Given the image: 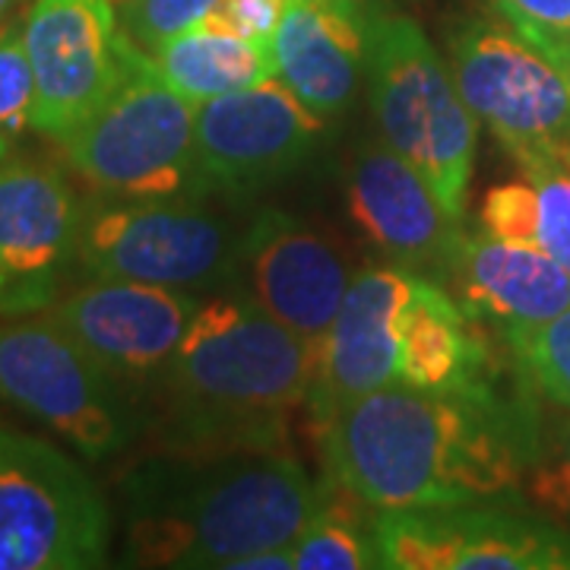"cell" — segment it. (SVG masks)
<instances>
[{
    "instance_id": "obj_4",
    "label": "cell",
    "mask_w": 570,
    "mask_h": 570,
    "mask_svg": "<svg viewBox=\"0 0 570 570\" xmlns=\"http://www.w3.org/2000/svg\"><path fill=\"white\" fill-rule=\"evenodd\" d=\"M367 102L381 137L419 168L450 219L463 223L479 121L425 29L406 13L371 20Z\"/></svg>"
},
{
    "instance_id": "obj_3",
    "label": "cell",
    "mask_w": 570,
    "mask_h": 570,
    "mask_svg": "<svg viewBox=\"0 0 570 570\" xmlns=\"http://www.w3.org/2000/svg\"><path fill=\"white\" fill-rule=\"evenodd\" d=\"M314 381V343L245 292L200 302L156 390L165 450L276 448Z\"/></svg>"
},
{
    "instance_id": "obj_8",
    "label": "cell",
    "mask_w": 570,
    "mask_h": 570,
    "mask_svg": "<svg viewBox=\"0 0 570 570\" xmlns=\"http://www.w3.org/2000/svg\"><path fill=\"white\" fill-rule=\"evenodd\" d=\"M111 513L70 456L0 422V570H89L108 561Z\"/></svg>"
},
{
    "instance_id": "obj_9",
    "label": "cell",
    "mask_w": 570,
    "mask_h": 570,
    "mask_svg": "<svg viewBox=\"0 0 570 570\" xmlns=\"http://www.w3.org/2000/svg\"><path fill=\"white\" fill-rule=\"evenodd\" d=\"M0 400L32 415L89 463L140 434L127 396L51 314L0 324Z\"/></svg>"
},
{
    "instance_id": "obj_24",
    "label": "cell",
    "mask_w": 570,
    "mask_h": 570,
    "mask_svg": "<svg viewBox=\"0 0 570 570\" xmlns=\"http://www.w3.org/2000/svg\"><path fill=\"white\" fill-rule=\"evenodd\" d=\"M501 343L542 400L570 409V307L546 324L501 333Z\"/></svg>"
},
{
    "instance_id": "obj_14",
    "label": "cell",
    "mask_w": 570,
    "mask_h": 570,
    "mask_svg": "<svg viewBox=\"0 0 570 570\" xmlns=\"http://www.w3.org/2000/svg\"><path fill=\"white\" fill-rule=\"evenodd\" d=\"M200 298L187 288L92 279L61 295L51 317L127 393L156 396Z\"/></svg>"
},
{
    "instance_id": "obj_22",
    "label": "cell",
    "mask_w": 570,
    "mask_h": 570,
    "mask_svg": "<svg viewBox=\"0 0 570 570\" xmlns=\"http://www.w3.org/2000/svg\"><path fill=\"white\" fill-rule=\"evenodd\" d=\"M523 181L491 187L479 209V228L542 247L570 269V165L564 156L520 165Z\"/></svg>"
},
{
    "instance_id": "obj_30",
    "label": "cell",
    "mask_w": 570,
    "mask_h": 570,
    "mask_svg": "<svg viewBox=\"0 0 570 570\" xmlns=\"http://www.w3.org/2000/svg\"><path fill=\"white\" fill-rule=\"evenodd\" d=\"M355 10H362L367 20H377L384 13H393V0H346Z\"/></svg>"
},
{
    "instance_id": "obj_25",
    "label": "cell",
    "mask_w": 570,
    "mask_h": 570,
    "mask_svg": "<svg viewBox=\"0 0 570 570\" xmlns=\"http://www.w3.org/2000/svg\"><path fill=\"white\" fill-rule=\"evenodd\" d=\"M542 517L570 530V409L542 400V431L527 485Z\"/></svg>"
},
{
    "instance_id": "obj_7",
    "label": "cell",
    "mask_w": 570,
    "mask_h": 570,
    "mask_svg": "<svg viewBox=\"0 0 570 570\" xmlns=\"http://www.w3.org/2000/svg\"><path fill=\"white\" fill-rule=\"evenodd\" d=\"M456 89L517 165L570 149V77L498 13L466 17L448 32Z\"/></svg>"
},
{
    "instance_id": "obj_32",
    "label": "cell",
    "mask_w": 570,
    "mask_h": 570,
    "mask_svg": "<svg viewBox=\"0 0 570 570\" xmlns=\"http://www.w3.org/2000/svg\"><path fill=\"white\" fill-rule=\"evenodd\" d=\"M7 142H10L7 137H0V165L7 163Z\"/></svg>"
},
{
    "instance_id": "obj_15",
    "label": "cell",
    "mask_w": 570,
    "mask_h": 570,
    "mask_svg": "<svg viewBox=\"0 0 570 570\" xmlns=\"http://www.w3.org/2000/svg\"><path fill=\"white\" fill-rule=\"evenodd\" d=\"M422 273L403 264L358 269L333 324L314 343V381L307 409L314 422L374 390L396 384L400 321Z\"/></svg>"
},
{
    "instance_id": "obj_29",
    "label": "cell",
    "mask_w": 570,
    "mask_h": 570,
    "mask_svg": "<svg viewBox=\"0 0 570 570\" xmlns=\"http://www.w3.org/2000/svg\"><path fill=\"white\" fill-rule=\"evenodd\" d=\"M288 0H223L219 13L232 22L242 36L269 45L273 32L283 22Z\"/></svg>"
},
{
    "instance_id": "obj_12",
    "label": "cell",
    "mask_w": 570,
    "mask_h": 570,
    "mask_svg": "<svg viewBox=\"0 0 570 570\" xmlns=\"http://www.w3.org/2000/svg\"><path fill=\"white\" fill-rule=\"evenodd\" d=\"M326 118L279 77L197 105V153L206 197L247 200L307 163Z\"/></svg>"
},
{
    "instance_id": "obj_13",
    "label": "cell",
    "mask_w": 570,
    "mask_h": 570,
    "mask_svg": "<svg viewBox=\"0 0 570 570\" xmlns=\"http://www.w3.org/2000/svg\"><path fill=\"white\" fill-rule=\"evenodd\" d=\"M82 200L58 165H0V321L39 314L80 266Z\"/></svg>"
},
{
    "instance_id": "obj_21",
    "label": "cell",
    "mask_w": 570,
    "mask_h": 570,
    "mask_svg": "<svg viewBox=\"0 0 570 570\" xmlns=\"http://www.w3.org/2000/svg\"><path fill=\"white\" fill-rule=\"evenodd\" d=\"M153 61L165 82L194 105L276 77L269 45L242 36L219 13V7L181 36L165 41Z\"/></svg>"
},
{
    "instance_id": "obj_23",
    "label": "cell",
    "mask_w": 570,
    "mask_h": 570,
    "mask_svg": "<svg viewBox=\"0 0 570 570\" xmlns=\"http://www.w3.org/2000/svg\"><path fill=\"white\" fill-rule=\"evenodd\" d=\"M295 570H374L384 568L377 539V508L326 475L321 504L302 535L292 542Z\"/></svg>"
},
{
    "instance_id": "obj_6",
    "label": "cell",
    "mask_w": 570,
    "mask_h": 570,
    "mask_svg": "<svg viewBox=\"0 0 570 570\" xmlns=\"http://www.w3.org/2000/svg\"><path fill=\"white\" fill-rule=\"evenodd\" d=\"M245 232L204 200H140L96 194L82 204L80 266L89 279L168 288L238 283Z\"/></svg>"
},
{
    "instance_id": "obj_28",
    "label": "cell",
    "mask_w": 570,
    "mask_h": 570,
    "mask_svg": "<svg viewBox=\"0 0 570 570\" xmlns=\"http://www.w3.org/2000/svg\"><path fill=\"white\" fill-rule=\"evenodd\" d=\"M491 13L520 29L561 63L570 55V0H485Z\"/></svg>"
},
{
    "instance_id": "obj_20",
    "label": "cell",
    "mask_w": 570,
    "mask_h": 570,
    "mask_svg": "<svg viewBox=\"0 0 570 570\" xmlns=\"http://www.w3.org/2000/svg\"><path fill=\"white\" fill-rule=\"evenodd\" d=\"M508 367L491 348L489 333L472 321L448 288L419 276L400 321L396 381L409 387L450 393L489 384Z\"/></svg>"
},
{
    "instance_id": "obj_18",
    "label": "cell",
    "mask_w": 570,
    "mask_h": 570,
    "mask_svg": "<svg viewBox=\"0 0 570 570\" xmlns=\"http://www.w3.org/2000/svg\"><path fill=\"white\" fill-rule=\"evenodd\" d=\"M438 283L472 321L498 336L546 324L570 307V269L542 247L489 232H463Z\"/></svg>"
},
{
    "instance_id": "obj_2",
    "label": "cell",
    "mask_w": 570,
    "mask_h": 570,
    "mask_svg": "<svg viewBox=\"0 0 570 570\" xmlns=\"http://www.w3.org/2000/svg\"><path fill=\"white\" fill-rule=\"evenodd\" d=\"M324 482L276 448L163 450L124 482L127 564L225 568L288 549L321 504Z\"/></svg>"
},
{
    "instance_id": "obj_31",
    "label": "cell",
    "mask_w": 570,
    "mask_h": 570,
    "mask_svg": "<svg viewBox=\"0 0 570 570\" xmlns=\"http://www.w3.org/2000/svg\"><path fill=\"white\" fill-rule=\"evenodd\" d=\"M13 7H17V0H0V22L7 20V13H10Z\"/></svg>"
},
{
    "instance_id": "obj_26",
    "label": "cell",
    "mask_w": 570,
    "mask_h": 570,
    "mask_svg": "<svg viewBox=\"0 0 570 570\" xmlns=\"http://www.w3.org/2000/svg\"><path fill=\"white\" fill-rule=\"evenodd\" d=\"M36 73L26 51V36L13 22L0 26V137L17 140L32 127Z\"/></svg>"
},
{
    "instance_id": "obj_1",
    "label": "cell",
    "mask_w": 570,
    "mask_h": 570,
    "mask_svg": "<svg viewBox=\"0 0 570 570\" xmlns=\"http://www.w3.org/2000/svg\"><path fill=\"white\" fill-rule=\"evenodd\" d=\"M542 431L523 371L450 393L387 384L317 422L326 475L377 510L517 498Z\"/></svg>"
},
{
    "instance_id": "obj_17",
    "label": "cell",
    "mask_w": 570,
    "mask_h": 570,
    "mask_svg": "<svg viewBox=\"0 0 570 570\" xmlns=\"http://www.w3.org/2000/svg\"><path fill=\"white\" fill-rule=\"evenodd\" d=\"M346 204L371 245L393 264L441 279L463 228L450 219L434 190L384 137L355 149L346 178Z\"/></svg>"
},
{
    "instance_id": "obj_19",
    "label": "cell",
    "mask_w": 570,
    "mask_h": 570,
    "mask_svg": "<svg viewBox=\"0 0 570 570\" xmlns=\"http://www.w3.org/2000/svg\"><path fill=\"white\" fill-rule=\"evenodd\" d=\"M269 51L276 77L330 121L352 108L367 80L371 20L346 0H288Z\"/></svg>"
},
{
    "instance_id": "obj_34",
    "label": "cell",
    "mask_w": 570,
    "mask_h": 570,
    "mask_svg": "<svg viewBox=\"0 0 570 570\" xmlns=\"http://www.w3.org/2000/svg\"><path fill=\"white\" fill-rule=\"evenodd\" d=\"M564 163H568V165H570V149H568V153H564Z\"/></svg>"
},
{
    "instance_id": "obj_16",
    "label": "cell",
    "mask_w": 570,
    "mask_h": 570,
    "mask_svg": "<svg viewBox=\"0 0 570 570\" xmlns=\"http://www.w3.org/2000/svg\"><path fill=\"white\" fill-rule=\"evenodd\" d=\"M336 242L283 209H261L245 228L242 276L245 295L273 321L317 343L333 324L352 283Z\"/></svg>"
},
{
    "instance_id": "obj_5",
    "label": "cell",
    "mask_w": 570,
    "mask_h": 570,
    "mask_svg": "<svg viewBox=\"0 0 570 570\" xmlns=\"http://www.w3.org/2000/svg\"><path fill=\"white\" fill-rule=\"evenodd\" d=\"M61 149L96 194L206 200L197 105L165 82L153 55H142L111 99L73 130Z\"/></svg>"
},
{
    "instance_id": "obj_27",
    "label": "cell",
    "mask_w": 570,
    "mask_h": 570,
    "mask_svg": "<svg viewBox=\"0 0 570 570\" xmlns=\"http://www.w3.org/2000/svg\"><path fill=\"white\" fill-rule=\"evenodd\" d=\"M223 0H121L127 36L146 55H156L165 41L209 17Z\"/></svg>"
},
{
    "instance_id": "obj_11",
    "label": "cell",
    "mask_w": 570,
    "mask_h": 570,
    "mask_svg": "<svg viewBox=\"0 0 570 570\" xmlns=\"http://www.w3.org/2000/svg\"><path fill=\"white\" fill-rule=\"evenodd\" d=\"M384 570H570V530L508 501L377 510Z\"/></svg>"
},
{
    "instance_id": "obj_33",
    "label": "cell",
    "mask_w": 570,
    "mask_h": 570,
    "mask_svg": "<svg viewBox=\"0 0 570 570\" xmlns=\"http://www.w3.org/2000/svg\"><path fill=\"white\" fill-rule=\"evenodd\" d=\"M561 67H564V73H568V77H570V55H568V58H564V61H561Z\"/></svg>"
},
{
    "instance_id": "obj_10",
    "label": "cell",
    "mask_w": 570,
    "mask_h": 570,
    "mask_svg": "<svg viewBox=\"0 0 570 570\" xmlns=\"http://www.w3.org/2000/svg\"><path fill=\"white\" fill-rule=\"evenodd\" d=\"M36 73L32 130L63 142L137 67L142 51L115 0H36L22 26Z\"/></svg>"
}]
</instances>
